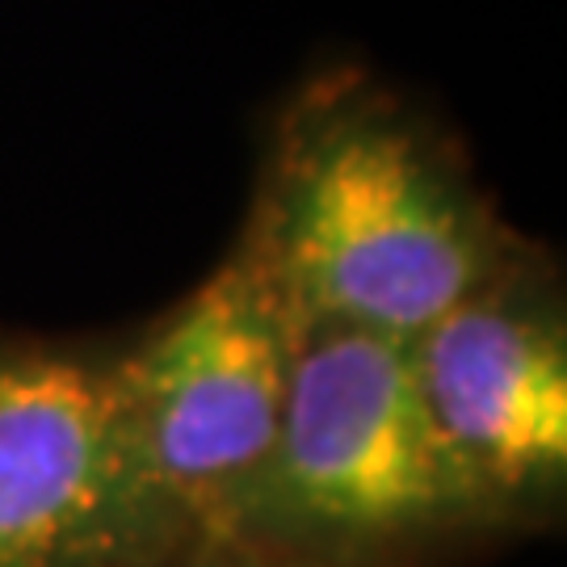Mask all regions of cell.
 <instances>
[{
  "instance_id": "cell-1",
  "label": "cell",
  "mask_w": 567,
  "mask_h": 567,
  "mask_svg": "<svg viewBox=\"0 0 567 567\" xmlns=\"http://www.w3.org/2000/svg\"><path fill=\"white\" fill-rule=\"evenodd\" d=\"M244 227L307 332L400 344L529 248L458 143L349 63L311 76L278 110Z\"/></svg>"
},
{
  "instance_id": "cell-2",
  "label": "cell",
  "mask_w": 567,
  "mask_h": 567,
  "mask_svg": "<svg viewBox=\"0 0 567 567\" xmlns=\"http://www.w3.org/2000/svg\"><path fill=\"white\" fill-rule=\"evenodd\" d=\"M496 534L429 421L408 344L303 332L274 450L224 543L295 567H425Z\"/></svg>"
},
{
  "instance_id": "cell-3",
  "label": "cell",
  "mask_w": 567,
  "mask_h": 567,
  "mask_svg": "<svg viewBox=\"0 0 567 567\" xmlns=\"http://www.w3.org/2000/svg\"><path fill=\"white\" fill-rule=\"evenodd\" d=\"M303 320L261 244L227 257L135 341L114 344L126 446L185 543H224L282 425Z\"/></svg>"
},
{
  "instance_id": "cell-4",
  "label": "cell",
  "mask_w": 567,
  "mask_h": 567,
  "mask_svg": "<svg viewBox=\"0 0 567 567\" xmlns=\"http://www.w3.org/2000/svg\"><path fill=\"white\" fill-rule=\"evenodd\" d=\"M173 547L126 446L114 344L0 328V567H143Z\"/></svg>"
},
{
  "instance_id": "cell-5",
  "label": "cell",
  "mask_w": 567,
  "mask_h": 567,
  "mask_svg": "<svg viewBox=\"0 0 567 567\" xmlns=\"http://www.w3.org/2000/svg\"><path fill=\"white\" fill-rule=\"evenodd\" d=\"M412 374L454 463L501 534L547 529L567 501V303L529 244L408 344Z\"/></svg>"
},
{
  "instance_id": "cell-6",
  "label": "cell",
  "mask_w": 567,
  "mask_h": 567,
  "mask_svg": "<svg viewBox=\"0 0 567 567\" xmlns=\"http://www.w3.org/2000/svg\"><path fill=\"white\" fill-rule=\"evenodd\" d=\"M143 567H295L282 559H269L248 547H231V543H185V547L164 550L161 559Z\"/></svg>"
}]
</instances>
